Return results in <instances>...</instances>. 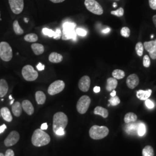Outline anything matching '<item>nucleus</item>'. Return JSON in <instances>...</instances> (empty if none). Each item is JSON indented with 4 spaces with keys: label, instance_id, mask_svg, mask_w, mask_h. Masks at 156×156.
<instances>
[{
    "label": "nucleus",
    "instance_id": "7ed1b4c3",
    "mask_svg": "<svg viewBox=\"0 0 156 156\" xmlns=\"http://www.w3.org/2000/svg\"><path fill=\"white\" fill-rule=\"evenodd\" d=\"M76 24L75 23L65 22L62 25V36L63 40L68 39H76V33L75 31V27Z\"/></svg>",
    "mask_w": 156,
    "mask_h": 156
},
{
    "label": "nucleus",
    "instance_id": "20e7f679",
    "mask_svg": "<svg viewBox=\"0 0 156 156\" xmlns=\"http://www.w3.org/2000/svg\"><path fill=\"white\" fill-rule=\"evenodd\" d=\"M109 129L105 126H93L89 130L90 138L95 140H101L106 137L109 134Z\"/></svg>",
    "mask_w": 156,
    "mask_h": 156
},
{
    "label": "nucleus",
    "instance_id": "2f4dec72",
    "mask_svg": "<svg viewBox=\"0 0 156 156\" xmlns=\"http://www.w3.org/2000/svg\"><path fill=\"white\" fill-rule=\"evenodd\" d=\"M146 131V128L145 126V124L141 122H139L138 126V130L137 133L140 136H142L145 135Z\"/></svg>",
    "mask_w": 156,
    "mask_h": 156
},
{
    "label": "nucleus",
    "instance_id": "a18cd8bd",
    "mask_svg": "<svg viewBox=\"0 0 156 156\" xmlns=\"http://www.w3.org/2000/svg\"><path fill=\"white\" fill-rule=\"evenodd\" d=\"M41 129H42V130L47 129H48V124H47V123H43V124L41 125Z\"/></svg>",
    "mask_w": 156,
    "mask_h": 156
},
{
    "label": "nucleus",
    "instance_id": "423d86ee",
    "mask_svg": "<svg viewBox=\"0 0 156 156\" xmlns=\"http://www.w3.org/2000/svg\"><path fill=\"white\" fill-rule=\"evenodd\" d=\"M84 5L88 11L95 15H101L104 13L102 7L95 0H85Z\"/></svg>",
    "mask_w": 156,
    "mask_h": 156
},
{
    "label": "nucleus",
    "instance_id": "473e14b6",
    "mask_svg": "<svg viewBox=\"0 0 156 156\" xmlns=\"http://www.w3.org/2000/svg\"><path fill=\"white\" fill-rule=\"evenodd\" d=\"M109 102L112 106H116L120 103V100L117 96L115 95L114 97H112L109 100Z\"/></svg>",
    "mask_w": 156,
    "mask_h": 156
},
{
    "label": "nucleus",
    "instance_id": "1a4fd4ad",
    "mask_svg": "<svg viewBox=\"0 0 156 156\" xmlns=\"http://www.w3.org/2000/svg\"><path fill=\"white\" fill-rule=\"evenodd\" d=\"M65 88V83L61 80H56L50 84L48 87V92L50 95L58 94L61 93Z\"/></svg>",
    "mask_w": 156,
    "mask_h": 156
},
{
    "label": "nucleus",
    "instance_id": "864d4df0",
    "mask_svg": "<svg viewBox=\"0 0 156 156\" xmlns=\"http://www.w3.org/2000/svg\"><path fill=\"white\" fill-rule=\"evenodd\" d=\"M117 4L116 3V2H114L113 3V6L114 7V8H116V7H117Z\"/></svg>",
    "mask_w": 156,
    "mask_h": 156
},
{
    "label": "nucleus",
    "instance_id": "ddd939ff",
    "mask_svg": "<svg viewBox=\"0 0 156 156\" xmlns=\"http://www.w3.org/2000/svg\"><path fill=\"white\" fill-rule=\"evenodd\" d=\"M91 80L90 78L88 76H83L79 81L78 87L79 89L83 92H87L89 91L90 87Z\"/></svg>",
    "mask_w": 156,
    "mask_h": 156
},
{
    "label": "nucleus",
    "instance_id": "58836bf2",
    "mask_svg": "<svg viewBox=\"0 0 156 156\" xmlns=\"http://www.w3.org/2000/svg\"><path fill=\"white\" fill-rule=\"evenodd\" d=\"M145 105L149 109H153L154 107V104L153 103V102L149 99L145 100Z\"/></svg>",
    "mask_w": 156,
    "mask_h": 156
},
{
    "label": "nucleus",
    "instance_id": "e433bc0d",
    "mask_svg": "<svg viewBox=\"0 0 156 156\" xmlns=\"http://www.w3.org/2000/svg\"><path fill=\"white\" fill-rule=\"evenodd\" d=\"M143 65L145 68H149L151 66V60L149 56L145 55L143 58Z\"/></svg>",
    "mask_w": 156,
    "mask_h": 156
},
{
    "label": "nucleus",
    "instance_id": "f8f14e48",
    "mask_svg": "<svg viewBox=\"0 0 156 156\" xmlns=\"http://www.w3.org/2000/svg\"><path fill=\"white\" fill-rule=\"evenodd\" d=\"M144 49L149 52L151 58L153 60L156 59V41H151L145 42L144 44Z\"/></svg>",
    "mask_w": 156,
    "mask_h": 156
},
{
    "label": "nucleus",
    "instance_id": "e2e57ef3",
    "mask_svg": "<svg viewBox=\"0 0 156 156\" xmlns=\"http://www.w3.org/2000/svg\"></svg>",
    "mask_w": 156,
    "mask_h": 156
},
{
    "label": "nucleus",
    "instance_id": "72a5a7b5",
    "mask_svg": "<svg viewBox=\"0 0 156 156\" xmlns=\"http://www.w3.org/2000/svg\"><path fill=\"white\" fill-rule=\"evenodd\" d=\"M120 34L123 37L128 38L130 35V30L127 27H124L121 29Z\"/></svg>",
    "mask_w": 156,
    "mask_h": 156
},
{
    "label": "nucleus",
    "instance_id": "0eeeda50",
    "mask_svg": "<svg viewBox=\"0 0 156 156\" xmlns=\"http://www.w3.org/2000/svg\"><path fill=\"white\" fill-rule=\"evenodd\" d=\"M22 73L24 79L29 82L34 81L38 77V72L35 71L34 67L30 65H27L23 67Z\"/></svg>",
    "mask_w": 156,
    "mask_h": 156
},
{
    "label": "nucleus",
    "instance_id": "c756f323",
    "mask_svg": "<svg viewBox=\"0 0 156 156\" xmlns=\"http://www.w3.org/2000/svg\"><path fill=\"white\" fill-rule=\"evenodd\" d=\"M13 28L16 35H22L24 33V31L22 28L20 27L17 20L14 21L13 23Z\"/></svg>",
    "mask_w": 156,
    "mask_h": 156
},
{
    "label": "nucleus",
    "instance_id": "a211bd4d",
    "mask_svg": "<svg viewBox=\"0 0 156 156\" xmlns=\"http://www.w3.org/2000/svg\"><path fill=\"white\" fill-rule=\"evenodd\" d=\"M127 123V124L125 127V131L126 133L129 134H135L137 133L138 130V123Z\"/></svg>",
    "mask_w": 156,
    "mask_h": 156
},
{
    "label": "nucleus",
    "instance_id": "aec40b11",
    "mask_svg": "<svg viewBox=\"0 0 156 156\" xmlns=\"http://www.w3.org/2000/svg\"><path fill=\"white\" fill-rule=\"evenodd\" d=\"M22 105L19 102H15L12 104V111L13 115L16 117H19L20 116L22 112Z\"/></svg>",
    "mask_w": 156,
    "mask_h": 156
},
{
    "label": "nucleus",
    "instance_id": "bb28decb",
    "mask_svg": "<svg viewBox=\"0 0 156 156\" xmlns=\"http://www.w3.org/2000/svg\"><path fill=\"white\" fill-rule=\"evenodd\" d=\"M38 37L35 34H28L24 37V40L28 42H35L38 41Z\"/></svg>",
    "mask_w": 156,
    "mask_h": 156
},
{
    "label": "nucleus",
    "instance_id": "4c0bfd02",
    "mask_svg": "<svg viewBox=\"0 0 156 156\" xmlns=\"http://www.w3.org/2000/svg\"><path fill=\"white\" fill-rule=\"evenodd\" d=\"M76 33L79 36H82V37H84L87 35V31L82 28H76V30H75Z\"/></svg>",
    "mask_w": 156,
    "mask_h": 156
},
{
    "label": "nucleus",
    "instance_id": "9d476101",
    "mask_svg": "<svg viewBox=\"0 0 156 156\" xmlns=\"http://www.w3.org/2000/svg\"><path fill=\"white\" fill-rule=\"evenodd\" d=\"M12 11L15 14H20L24 9V0H9Z\"/></svg>",
    "mask_w": 156,
    "mask_h": 156
},
{
    "label": "nucleus",
    "instance_id": "4be33fe9",
    "mask_svg": "<svg viewBox=\"0 0 156 156\" xmlns=\"http://www.w3.org/2000/svg\"><path fill=\"white\" fill-rule=\"evenodd\" d=\"M8 91V84L5 79L0 80V97H4Z\"/></svg>",
    "mask_w": 156,
    "mask_h": 156
},
{
    "label": "nucleus",
    "instance_id": "052dcab7",
    "mask_svg": "<svg viewBox=\"0 0 156 156\" xmlns=\"http://www.w3.org/2000/svg\"><path fill=\"white\" fill-rule=\"evenodd\" d=\"M0 117H1V114H0Z\"/></svg>",
    "mask_w": 156,
    "mask_h": 156
},
{
    "label": "nucleus",
    "instance_id": "603ef678",
    "mask_svg": "<svg viewBox=\"0 0 156 156\" xmlns=\"http://www.w3.org/2000/svg\"><path fill=\"white\" fill-rule=\"evenodd\" d=\"M116 95V91L115 90H112V93H111V97H114V96H115Z\"/></svg>",
    "mask_w": 156,
    "mask_h": 156
},
{
    "label": "nucleus",
    "instance_id": "a878e982",
    "mask_svg": "<svg viewBox=\"0 0 156 156\" xmlns=\"http://www.w3.org/2000/svg\"><path fill=\"white\" fill-rule=\"evenodd\" d=\"M137 116L132 112H129L125 115L124 117V122L125 123H129L132 122H135L137 120Z\"/></svg>",
    "mask_w": 156,
    "mask_h": 156
},
{
    "label": "nucleus",
    "instance_id": "5fc2aeb1",
    "mask_svg": "<svg viewBox=\"0 0 156 156\" xmlns=\"http://www.w3.org/2000/svg\"><path fill=\"white\" fill-rule=\"evenodd\" d=\"M24 22H25L27 23H28V19L27 18H24Z\"/></svg>",
    "mask_w": 156,
    "mask_h": 156
},
{
    "label": "nucleus",
    "instance_id": "f257e3e1",
    "mask_svg": "<svg viewBox=\"0 0 156 156\" xmlns=\"http://www.w3.org/2000/svg\"><path fill=\"white\" fill-rule=\"evenodd\" d=\"M31 142L34 146L36 147H41L49 144L50 136L41 129H37L34 132Z\"/></svg>",
    "mask_w": 156,
    "mask_h": 156
},
{
    "label": "nucleus",
    "instance_id": "b1692460",
    "mask_svg": "<svg viewBox=\"0 0 156 156\" xmlns=\"http://www.w3.org/2000/svg\"><path fill=\"white\" fill-rule=\"evenodd\" d=\"M35 99L38 104L43 105L46 101V95L44 92L41 91H38L35 93Z\"/></svg>",
    "mask_w": 156,
    "mask_h": 156
},
{
    "label": "nucleus",
    "instance_id": "ea45409f",
    "mask_svg": "<svg viewBox=\"0 0 156 156\" xmlns=\"http://www.w3.org/2000/svg\"><path fill=\"white\" fill-rule=\"evenodd\" d=\"M61 36H62V31L60 29L58 28L56 30V31H55V35L53 37V38L55 39H60Z\"/></svg>",
    "mask_w": 156,
    "mask_h": 156
},
{
    "label": "nucleus",
    "instance_id": "393cba45",
    "mask_svg": "<svg viewBox=\"0 0 156 156\" xmlns=\"http://www.w3.org/2000/svg\"><path fill=\"white\" fill-rule=\"evenodd\" d=\"M94 113L95 115H100L104 118H106L108 116L109 113L108 110L101 106H97L94 109Z\"/></svg>",
    "mask_w": 156,
    "mask_h": 156
},
{
    "label": "nucleus",
    "instance_id": "f704fd0d",
    "mask_svg": "<svg viewBox=\"0 0 156 156\" xmlns=\"http://www.w3.org/2000/svg\"><path fill=\"white\" fill-rule=\"evenodd\" d=\"M112 15L116 16L117 17H122L123 16L124 13V11L123 8H119L118 9L116 10V11H112L111 12Z\"/></svg>",
    "mask_w": 156,
    "mask_h": 156
},
{
    "label": "nucleus",
    "instance_id": "79ce46f5",
    "mask_svg": "<svg viewBox=\"0 0 156 156\" xmlns=\"http://www.w3.org/2000/svg\"><path fill=\"white\" fill-rule=\"evenodd\" d=\"M5 156H15L14 151L11 149H8L6 151Z\"/></svg>",
    "mask_w": 156,
    "mask_h": 156
},
{
    "label": "nucleus",
    "instance_id": "bf43d9fd",
    "mask_svg": "<svg viewBox=\"0 0 156 156\" xmlns=\"http://www.w3.org/2000/svg\"><path fill=\"white\" fill-rule=\"evenodd\" d=\"M153 37H154V36H153V35H151V38H153Z\"/></svg>",
    "mask_w": 156,
    "mask_h": 156
},
{
    "label": "nucleus",
    "instance_id": "8fccbe9b",
    "mask_svg": "<svg viewBox=\"0 0 156 156\" xmlns=\"http://www.w3.org/2000/svg\"><path fill=\"white\" fill-rule=\"evenodd\" d=\"M50 1L53 3H60V2H62L65 0H50Z\"/></svg>",
    "mask_w": 156,
    "mask_h": 156
},
{
    "label": "nucleus",
    "instance_id": "39448f33",
    "mask_svg": "<svg viewBox=\"0 0 156 156\" xmlns=\"http://www.w3.org/2000/svg\"><path fill=\"white\" fill-rule=\"evenodd\" d=\"M13 57L12 49L6 42H0V58L4 62H9Z\"/></svg>",
    "mask_w": 156,
    "mask_h": 156
},
{
    "label": "nucleus",
    "instance_id": "7c9ffc66",
    "mask_svg": "<svg viewBox=\"0 0 156 156\" xmlns=\"http://www.w3.org/2000/svg\"><path fill=\"white\" fill-rule=\"evenodd\" d=\"M144 44L140 42H138L135 46V51H136L137 55L140 57L142 56L143 53H144Z\"/></svg>",
    "mask_w": 156,
    "mask_h": 156
},
{
    "label": "nucleus",
    "instance_id": "4d7b16f0",
    "mask_svg": "<svg viewBox=\"0 0 156 156\" xmlns=\"http://www.w3.org/2000/svg\"><path fill=\"white\" fill-rule=\"evenodd\" d=\"M0 156H5V155H4V154H3V153H0Z\"/></svg>",
    "mask_w": 156,
    "mask_h": 156
},
{
    "label": "nucleus",
    "instance_id": "4468645a",
    "mask_svg": "<svg viewBox=\"0 0 156 156\" xmlns=\"http://www.w3.org/2000/svg\"><path fill=\"white\" fill-rule=\"evenodd\" d=\"M140 83V79L136 74H131L129 75L127 80H126V83L128 86V88L130 89H135Z\"/></svg>",
    "mask_w": 156,
    "mask_h": 156
},
{
    "label": "nucleus",
    "instance_id": "5701e85b",
    "mask_svg": "<svg viewBox=\"0 0 156 156\" xmlns=\"http://www.w3.org/2000/svg\"><path fill=\"white\" fill-rule=\"evenodd\" d=\"M31 49L35 55H41L44 52V46L40 44H34L31 45Z\"/></svg>",
    "mask_w": 156,
    "mask_h": 156
},
{
    "label": "nucleus",
    "instance_id": "49530a36",
    "mask_svg": "<svg viewBox=\"0 0 156 156\" xmlns=\"http://www.w3.org/2000/svg\"><path fill=\"white\" fill-rule=\"evenodd\" d=\"M6 128V126L5 124H3L2 126H0V134L3 133L4 131V130Z\"/></svg>",
    "mask_w": 156,
    "mask_h": 156
},
{
    "label": "nucleus",
    "instance_id": "37998d69",
    "mask_svg": "<svg viewBox=\"0 0 156 156\" xmlns=\"http://www.w3.org/2000/svg\"><path fill=\"white\" fill-rule=\"evenodd\" d=\"M45 66L42 64L41 62H39V64L37 66V68L38 71H43L45 69Z\"/></svg>",
    "mask_w": 156,
    "mask_h": 156
},
{
    "label": "nucleus",
    "instance_id": "f03ea898",
    "mask_svg": "<svg viewBox=\"0 0 156 156\" xmlns=\"http://www.w3.org/2000/svg\"><path fill=\"white\" fill-rule=\"evenodd\" d=\"M68 117L63 112H59L55 113L53 118V130L55 133L60 129H65L68 124Z\"/></svg>",
    "mask_w": 156,
    "mask_h": 156
},
{
    "label": "nucleus",
    "instance_id": "c03bdc74",
    "mask_svg": "<svg viewBox=\"0 0 156 156\" xmlns=\"http://www.w3.org/2000/svg\"><path fill=\"white\" fill-rule=\"evenodd\" d=\"M55 134L58 135H63L64 134V129L62 128H60L56 131Z\"/></svg>",
    "mask_w": 156,
    "mask_h": 156
},
{
    "label": "nucleus",
    "instance_id": "c9c22d12",
    "mask_svg": "<svg viewBox=\"0 0 156 156\" xmlns=\"http://www.w3.org/2000/svg\"><path fill=\"white\" fill-rule=\"evenodd\" d=\"M42 33L45 35H47L49 37H53L55 35V31L48 28H43Z\"/></svg>",
    "mask_w": 156,
    "mask_h": 156
},
{
    "label": "nucleus",
    "instance_id": "de8ad7c7",
    "mask_svg": "<svg viewBox=\"0 0 156 156\" xmlns=\"http://www.w3.org/2000/svg\"><path fill=\"white\" fill-rule=\"evenodd\" d=\"M110 31H111V28L107 27V28L104 29L103 30H102V33L104 34H108L110 32Z\"/></svg>",
    "mask_w": 156,
    "mask_h": 156
},
{
    "label": "nucleus",
    "instance_id": "680f3d73",
    "mask_svg": "<svg viewBox=\"0 0 156 156\" xmlns=\"http://www.w3.org/2000/svg\"><path fill=\"white\" fill-rule=\"evenodd\" d=\"M0 16H1V14H0Z\"/></svg>",
    "mask_w": 156,
    "mask_h": 156
},
{
    "label": "nucleus",
    "instance_id": "f3484780",
    "mask_svg": "<svg viewBox=\"0 0 156 156\" xmlns=\"http://www.w3.org/2000/svg\"><path fill=\"white\" fill-rule=\"evenodd\" d=\"M152 91L151 90L149 89L147 90H140L136 92V97L140 100H146L148 99L151 95V94Z\"/></svg>",
    "mask_w": 156,
    "mask_h": 156
},
{
    "label": "nucleus",
    "instance_id": "9b49d317",
    "mask_svg": "<svg viewBox=\"0 0 156 156\" xmlns=\"http://www.w3.org/2000/svg\"><path fill=\"white\" fill-rule=\"evenodd\" d=\"M20 139V135L16 131H12L4 140V144L6 147L15 145Z\"/></svg>",
    "mask_w": 156,
    "mask_h": 156
},
{
    "label": "nucleus",
    "instance_id": "13d9d810",
    "mask_svg": "<svg viewBox=\"0 0 156 156\" xmlns=\"http://www.w3.org/2000/svg\"><path fill=\"white\" fill-rule=\"evenodd\" d=\"M9 99H11V100H12L13 98H12V97L11 95H9Z\"/></svg>",
    "mask_w": 156,
    "mask_h": 156
},
{
    "label": "nucleus",
    "instance_id": "a19ab883",
    "mask_svg": "<svg viewBox=\"0 0 156 156\" xmlns=\"http://www.w3.org/2000/svg\"><path fill=\"white\" fill-rule=\"evenodd\" d=\"M149 6L153 10H156V0H149Z\"/></svg>",
    "mask_w": 156,
    "mask_h": 156
},
{
    "label": "nucleus",
    "instance_id": "6e6d98bb",
    "mask_svg": "<svg viewBox=\"0 0 156 156\" xmlns=\"http://www.w3.org/2000/svg\"><path fill=\"white\" fill-rule=\"evenodd\" d=\"M14 101L15 100L14 99H12V100L11 101V104H13V102H14Z\"/></svg>",
    "mask_w": 156,
    "mask_h": 156
},
{
    "label": "nucleus",
    "instance_id": "2eb2a0df",
    "mask_svg": "<svg viewBox=\"0 0 156 156\" xmlns=\"http://www.w3.org/2000/svg\"><path fill=\"white\" fill-rule=\"evenodd\" d=\"M23 109L28 115H32L34 112V108L31 102L28 100H24L22 104Z\"/></svg>",
    "mask_w": 156,
    "mask_h": 156
},
{
    "label": "nucleus",
    "instance_id": "6e6552de",
    "mask_svg": "<svg viewBox=\"0 0 156 156\" xmlns=\"http://www.w3.org/2000/svg\"><path fill=\"white\" fill-rule=\"evenodd\" d=\"M91 103V99L87 95L82 96L78 100L76 104V109L80 114H84L87 111Z\"/></svg>",
    "mask_w": 156,
    "mask_h": 156
},
{
    "label": "nucleus",
    "instance_id": "cd10ccee",
    "mask_svg": "<svg viewBox=\"0 0 156 156\" xmlns=\"http://www.w3.org/2000/svg\"><path fill=\"white\" fill-rule=\"evenodd\" d=\"M113 77L116 79H122L125 76V73L121 69H115L112 72Z\"/></svg>",
    "mask_w": 156,
    "mask_h": 156
},
{
    "label": "nucleus",
    "instance_id": "dca6fc26",
    "mask_svg": "<svg viewBox=\"0 0 156 156\" xmlns=\"http://www.w3.org/2000/svg\"><path fill=\"white\" fill-rule=\"evenodd\" d=\"M0 114H1V116L6 122H11L12 121L13 118H12L11 113L10 110L8 108L6 107L2 108L0 111Z\"/></svg>",
    "mask_w": 156,
    "mask_h": 156
},
{
    "label": "nucleus",
    "instance_id": "412c9836",
    "mask_svg": "<svg viewBox=\"0 0 156 156\" xmlns=\"http://www.w3.org/2000/svg\"><path fill=\"white\" fill-rule=\"evenodd\" d=\"M62 59L63 57L62 55L56 52L51 53L49 56V62L53 63H59L62 61Z\"/></svg>",
    "mask_w": 156,
    "mask_h": 156
},
{
    "label": "nucleus",
    "instance_id": "c85d7f7f",
    "mask_svg": "<svg viewBox=\"0 0 156 156\" xmlns=\"http://www.w3.org/2000/svg\"><path fill=\"white\" fill-rule=\"evenodd\" d=\"M143 156H154V151L151 146H146L142 151Z\"/></svg>",
    "mask_w": 156,
    "mask_h": 156
},
{
    "label": "nucleus",
    "instance_id": "3c124183",
    "mask_svg": "<svg viewBox=\"0 0 156 156\" xmlns=\"http://www.w3.org/2000/svg\"><path fill=\"white\" fill-rule=\"evenodd\" d=\"M153 23L156 28V15L153 17Z\"/></svg>",
    "mask_w": 156,
    "mask_h": 156
},
{
    "label": "nucleus",
    "instance_id": "6ab92c4d",
    "mask_svg": "<svg viewBox=\"0 0 156 156\" xmlns=\"http://www.w3.org/2000/svg\"><path fill=\"white\" fill-rule=\"evenodd\" d=\"M118 82L117 79L114 78H109L106 80V89L108 91H111L117 87Z\"/></svg>",
    "mask_w": 156,
    "mask_h": 156
},
{
    "label": "nucleus",
    "instance_id": "09e8293b",
    "mask_svg": "<svg viewBox=\"0 0 156 156\" xmlns=\"http://www.w3.org/2000/svg\"><path fill=\"white\" fill-rule=\"evenodd\" d=\"M100 87H99V86H95L94 88V93H99L100 91Z\"/></svg>",
    "mask_w": 156,
    "mask_h": 156
}]
</instances>
